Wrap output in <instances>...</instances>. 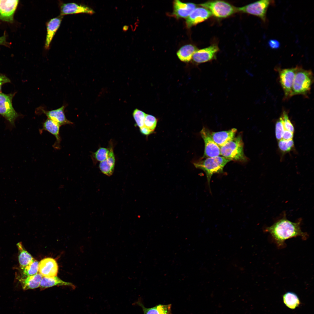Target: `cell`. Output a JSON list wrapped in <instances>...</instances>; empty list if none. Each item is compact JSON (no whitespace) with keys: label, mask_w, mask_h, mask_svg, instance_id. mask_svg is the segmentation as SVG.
I'll return each mask as SVG.
<instances>
[{"label":"cell","mask_w":314,"mask_h":314,"mask_svg":"<svg viewBox=\"0 0 314 314\" xmlns=\"http://www.w3.org/2000/svg\"><path fill=\"white\" fill-rule=\"evenodd\" d=\"M109 152V149L100 147L94 153V156L97 161L101 162L107 158Z\"/></svg>","instance_id":"32"},{"label":"cell","mask_w":314,"mask_h":314,"mask_svg":"<svg viewBox=\"0 0 314 314\" xmlns=\"http://www.w3.org/2000/svg\"><path fill=\"white\" fill-rule=\"evenodd\" d=\"M7 46L8 44L6 41V35L5 33L2 36L0 37V45Z\"/></svg>","instance_id":"38"},{"label":"cell","mask_w":314,"mask_h":314,"mask_svg":"<svg viewBox=\"0 0 314 314\" xmlns=\"http://www.w3.org/2000/svg\"><path fill=\"white\" fill-rule=\"evenodd\" d=\"M39 262L35 259L29 265L24 267L20 268L21 275L17 278H24L38 273L39 272Z\"/></svg>","instance_id":"27"},{"label":"cell","mask_w":314,"mask_h":314,"mask_svg":"<svg viewBox=\"0 0 314 314\" xmlns=\"http://www.w3.org/2000/svg\"><path fill=\"white\" fill-rule=\"evenodd\" d=\"M10 79L5 75L0 73V91L2 85L6 83L10 82Z\"/></svg>","instance_id":"37"},{"label":"cell","mask_w":314,"mask_h":314,"mask_svg":"<svg viewBox=\"0 0 314 314\" xmlns=\"http://www.w3.org/2000/svg\"><path fill=\"white\" fill-rule=\"evenodd\" d=\"M237 129L233 128L228 131L210 132L213 141L220 147L235 137Z\"/></svg>","instance_id":"18"},{"label":"cell","mask_w":314,"mask_h":314,"mask_svg":"<svg viewBox=\"0 0 314 314\" xmlns=\"http://www.w3.org/2000/svg\"><path fill=\"white\" fill-rule=\"evenodd\" d=\"M12 94L0 93V114L5 117L10 123L13 124L18 116L12 104Z\"/></svg>","instance_id":"8"},{"label":"cell","mask_w":314,"mask_h":314,"mask_svg":"<svg viewBox=\"0 0 314 314\" xmlns=\"http://www.w3.org/2000/svg\"><path fill=\"white\" fill-rule=\"evenodd\" d=\"M197 50V48L193 45L187 44L180 49L177 53V55L181 61L188 62L192 59L194 53Z\"/></svg>","instance_id":"25"},{"label":"cell","mask_w":314,"mask_h":314,"mask_svg":"<svg viewBox=\"0 0 314 314\" xmlns=\"http://www.w3.org/2000/svg\"><path fill=\"white\" fill-rule=\"evenodd\" d=\"M58 266L56 261L51 258L42 260L39 265V272L43 277H51L57 276Z\"/></svg>","instance_id":"14"},{"label":"cell","mask_w":314,"mask_h":314,"mask_svg":"<svg viewBox=\"0 0 314 314\" xmlns=\"http://www.w3.org/2000/svg\"><path fill=\"white\" fill-rule=\"evenodd\" d=\"M63 16L60 15L51 19L47 23V34L45 43V48L48 49L56 32L61 24Z\"/></svg>","instance_id":"17"},{"label":"cell","mask_w":314,"mask_h":314,"mask_svg":"<svg viewBox=\"0 0 314 314\" xmlns=\"http://www.w3.org/2000/svg\"><path fill=\"white\" fill-rule=\"evenodd\" d=\"M242 135H239L220 147L221 155L231 160L245 162L248 158L244 151Z\"/></svg>","instance_id":"2"},{"label":"cell","mask_w":314,"mask_h":314,"mask_svg":"<svg viewBox=\"0 0 314 314\" xmlns=\"http://www.w3.org/2000/svg\"><path fill=\"white\" fill-rule=\"evenodd\" d=\"M60 126L50 119H47L43 123L42 128L40 131L44 130L47 131L53 135L56 139V141L53 145V147L56 149L60 148L61 138L60 134Z\"/></svg>","instance_id":"19"},{"label":"cell","mask_w":314,"mask_h":314,"mask_svg":"<svg viewBox=\"0 0 314 314\" xmlns=\"http://www.w3.org/2000/svg\"><path fill=\"white\" fill-rule=\"evenodd\" d=\"M109 150L108 157L105 160L100 162L99 167L102 173L110 176L114 172L115 159L112 147L109 148Z\"/></svg>","instance_id":"20"},{"label":"cell","mask_w":314,"mask_h":314,"mask_svg":"<svg viewBox=\"0 0 314 314\" xmlns=\"http://www.w3.org/2000/svg\"><path fill=\"white\" fill-rule=\"evenodd\" d=\"M301 220L299 219L296 222L288 220L286 214L270 226L265 228L264 231L269 233L277 247L281 248L284 247L285 241L288 239L300 236L303 240H306L308 235L302 231L301 228Z\"/></svg>","instance_id":"1"},{"label":"cell","mask_w":314,"mask_h":314,"mask_svg":"<svg viewBox=\"0 0 314 314\" xmlns=\"http://www.w3.org/2000/svg\"><path fill=\"white\" fill-rule=\"evenodd\" d=\"M157 120L154 116L146 114L144 120V126L154 131L156 126Z\"/></svg>","instance_id":"30"},{"label":"cell","mask_w":314,"mask_h":314,"mask_svg":"<svg viewBox=\"0 0 314 314\" xmlns=\"http://www.w3.org/2000/svg\"><path fill=\"white\" fill-rule=\"evenodd\" d=\"M298 67L297 66L279 70V81L284 92L285 99L291 97L293 83Z\"/></svg>","instance_id":"7"},{"label":"cell","mask_w":314,"mask_h":314,"mask_svg":"<svg viewBox=\"0 0 314 314\" xmlns=\"http://www.w3.org/2000/svg\"><path fill=\"white\" fill-rule=\"evenodd\" d=\"M281 116L282 118L284 129L294 133V127L289 118L288 113L284 110Z\"/></svg>","instance_id":"33"},{"label":"cell","mask_w":314,"mask_h":314,"mask_svg":"<svg viewBox=\"0 0 314 314\" xmlns=\"http://www.w3.org/2000/svg\"><path fill=\"white\" fill-rule=\"evenodd\" d=\"M199 5L209 10L212 15L219 18H226L237 12L236 7L222 1H209Z\"/></svg>","instance_id":"5"},{"label":"cell","mask_w":314,"mask_h":314,"mask_svg":"<svg viewBox=\"0 0 314 314\" xmlns=\"http://www.w3.org/2000/svg\"><path fill=\"white\" fill-rule=\"evenodd\" d=\"M196 7V5L192 3H183L176 0L173 2L172 14L177 18H187Z\"/></svg>","instance_id":"16"},{"label":"cell","mask_w":314,"mask_h":314,"mask_svg":"<svg viewBox=\"0 0 314 314\" xmlns=\"http://www.w3.org/2000/svg\"><path fill=\"white\" fill-rule=\"evenodd\" d=\"M65 108V106L63 105L59 108L50 110H46L42 108H39V110H40V112L41 113L45 114L48 119L53 121L60 126L72 124V122L67 118L65 116L64 111Z\"/></svg>","instance_id":"13"},{"label":"cell","mask_w":314,"mask_h":314,"mask_svg":"<svg viewBox=\"0 0 314 314\" xmlns=\"http://www.w3.org/2000/svg\"><path fill=\"white\" fill-rule=\"evenodd\" d=\"M293 133L290 131L285 130L282 135V139L285 140H292L293 137Z\"/></svg>","instance_id":"35"},{"label":"cell","mask_w":314,"mask_h":314,"mask_svg":"<svg viewBox=\"0 0 314 314\" xmlns=\"http://www.w3.org/2000/svg\"><path fill=\"white\" fill-rule=\"evenodd\" d=\"M268 45L272 49H277L280 46V43L279 41L275 39H270L268 42Z\"/></svg>","instance_id":"34"},{"label":"cell","mask_w":314,"mask_h":314,"mask_svg":"<svg viewBox=\"0 0 314 314\" xmlns=\"http://www.w3.org/2000/svg\"><path fill=\"white\" fill-rule=\"evenodd\" d=\"M231 161L223 156H217L206 158L194 163L195 167L203 170L205 173L208 184L213 174L223 172V169L228 162Z\"/></svg>","instance_id":"3"},{"label":"cell","mask_w":314,"mask_h":314,"mask_svg":"<svg viewBox=\"0 0 314 314\" xmlns=\"http://www.w3.org/2000/svg\"><path fill=\"white\" fill-rule=\"evenodd\" d=\"M313 81L312 71L299 66L293 83L291 97L297 95L306 96L311 90Z\"/></svg>","instance_id":"4"},{"label":"cell","mask_w":314,"mask_h":314,"mask_svg":"<svg viewBox=\"0 0 314 314\" xmlns=\"http://www.w3.org/2000/svg\"><path fill=\"white\" fill-rule=\"evenodd\" d=\"M60 15H63L80 13L93 14L94 11L86 6L74 3H63L60 6Z\"/></svg>","instance_id":"15"},{"label":"cell","mask_w":314,"mask_h":314,"mask_svg":"<svg viewBox=\"0 0 314 314\" xmlns=\"http://www.w3.org/2000/svg\"><path fill=\"white\" fill-rule=\"evenodd\" d=\"M135 304L142 308L144 314H171V304H159L151 308H147L139 300Z\"/></svg>","instance_id":"22"},{"label":"cell","mask_w":314,"mask_h":314,"mask_svg":"<svg viewBox=\"0 0 314 314\" xmlns=\"http://www.w3.org/2000/svg\"><path fill=\"white\" fill-rule=\"evenodd\" d=\"M219 50L216 44L199 50L194 53L192 59L196 63H200L208 62L216 58V54Z\"/></svg>","instance_id":"11"},{"label":"cell","mask_w":314,"mask_h":314,"mask_svg":"<svg viewBox=\"0 0 314 314\" xmlns=\"http://www.w3.org/2000/svg\"><path fill=\"white\" fill-rule=\"evenodd\" d=\"M43 276L39 273L24 278H17L24 290L34 289L40 287Z\"/></svg>","instance_id":"21"},{"label":"cell","mask_w":314,"mask_h":314,"mask_svg":"<svg viewBox=\"0 0 314 314\" xmlns=\"http://www.w3.org/2000/svg\"><path fill=\"white\" fill-rule=\"evenodd\" d=\"M146 114L144 112L138 109H135L133 111V117L137 126L140 128L144 126V120Z\"/></svg>","instance_id":"29"},{"label":"cell","mask_w":314,"mask_h":314,"mask_svg":"<svg viewBox=\"0 0 314 314\" xmlns=\"http://www.w3.org/2000/svg\"><path fill=\"white\" fill-rule=\"evenodd\" d=\"M18 250V258L20 268H23L29 265L35 259L24 248L21 242L17 244Z\"/></svg>","instance_id":"24"},{"label":"cell","mask_w":314,"mask_h":314,"mask_svg":"<svg viewBox=\"0 0 314 314\" xmlns=\"http://www.w3.org/2000/svg\"><path fill=\"white\" fill-rule=\"evenodd\" d=\"M200 133L204 143L203 158H206L220 156V147L213 140L210 130L207 128L203 127Z\"/></svg>","instance_id":"9"},{"label":"cell","mask_w":314,"mask_h":314,"mask_svg":"<svg viewBox=\"0 0 314 314\" xmlns=\"http://www.w3.org/2000/svg\"><path fill=\"white\" fill-rule=\"evenodd\" d=\"M272 3V1L270 0H260L241 7L237 8V11L256 16L265 22L267 9Z\"/></svg>","instance_id":"6"},{"label":"cell","mask_w":314,"mask_h":314,"mask_svg":"<svg viewBox=\"0 0 314 314\" xmlns=\"http://www.w3.org/2000/svg\"><path fill=\"white\" fill-rule=\"evenodd\" d=\"M283 301L286 306L292 309H294L299 305L300 302L299 297L295 293L288 292L283 296Z\"/></svg>","instance_id":"26"},{"label":"cell","mask_w":314,"mask_h":314,"mask_svg":"<svg viewBox=\"0 0 314 314\" xmlns=\"http://www.w3.org/2000/svg\"><path fill=\"white\" fill-rule=\"evenodd\" d=\"M140 131L141 133L146 135H149L153 132V131L144 126L140 128Z\"/></svg>","instance_id":"36"},{"label":"cell","mask_w":314,"mask_h":314,"mask_svg":"<svg viewBox=\"0 0 314 314\" xmlns=\"http://www.w3.org/2000/svg\"><path fill=\"white\" fill-rule=\"evenodd\" d=\"M278 146L279 149L282 152L286 153L290 151L294 147L293 139L285 140L282 139L279 141Z\"/></svg>","instance_id":"28"},{"label":"cell","mask_w":314,"mask_h":314,"mask_svg":"<svg viewBox=\"0 0 314 314\" xmlns=\"http://www.w3.org/2000/svg\"><path fill=\"white\" fill-rule=\"evenodd\" d=\"M285 130L281 116L276 121L275 124V134L277 140H279L282 139V136Z\"/></svg>","instance_id":"31"},{"label":"cell","mask_w":314,"mask_h":314,"mask_svg":"<svg viewBox=\"0 0 314 314\" xmlns=\"http://www.w3.org/2000/svg\"><path fill=\"white\" fill-rule=\"evenodd\" d=\"M19 1L0 0V20L12 23Z\"/></svg>","instance_id":"10"},{"label":"cell","mask_w":314,"mask_h":314,"mask_svg":"<svg viewBox=\"0 0 314 314\" xmlns=\"http://www.w3.org/2000/svg\"><path fill=\"white\" fill-rule=\"evenodd\" d=\"M55 286H68L73 288L75 287L72 283L63 281L57 276L51 277H43L40 287L41 289H44Z\"/></svg>","instance_id":"23"},{"label":"cell","mask_w":314,"mask_h":314,"mask_svg":"<svg viewBox=\"0 0 314 314\" xmlns=\"http://www.w3.org/2000/svg\"><path fill=\"white\" fill-rule=\"evenodd\" d=\"M213 15L208 9L203 7L196 8L187 18L186 24L188 28L201 22Z\"/></svg>","instance_id":"12"}]
</instances>
